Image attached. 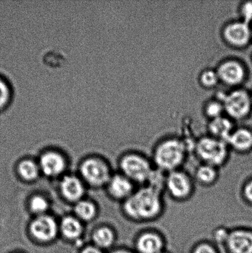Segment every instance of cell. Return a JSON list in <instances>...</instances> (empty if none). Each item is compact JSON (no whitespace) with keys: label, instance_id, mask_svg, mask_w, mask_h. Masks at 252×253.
<instances>
[{"label":"cell","instance_id":"cell-1","mask_svg":"<svg viewBox=\"0 0 252 253\" xmlns=\"http://www.w3.org/2000/svg\"><path fill=\"white\" fill-rule=\"evenodd\" d=\"M162 195L159 191L143 185L125 201V214L138 222H150L158 219L164 208Z\"/></svg>","mask_w":252,"mask_h":253},{"label":"cell","instance_id":"cell-2","mask_svg":"<svg viewBox=\"0 0 252 253\" xmlns=\"http://www.w3.org/2000/svg\"><path fill=\"white\" fill-rule=\"evenodd\" d=\"M187 148L183 141L169 138L158 144L152 153L155 168L167 173L180 169L186 160Z\"/></svg>","mask_w":252,"mask_h":253},{"label":"cell","instance_id":"cell-3","mask_svg":"<svg viewBox=\"0 0 252 253\" xmlns=\"http://www.w3.org/2000/svg\"><path fill=\"white\" fill-rule=\"evenodd\" d=\"M229 146L225 141L213 136L199 139L194 150L201 163L219 169L227 163L229 156Z\"/></svg>","mask_w":252,"mask_h":253},{"label":"cell","instance_id":"cell-4","mask_svg":"<svg viewBox=\"0 0 252 253\" xmlns=\"http://www.w3.org/2000/svg\"><path fill=\"white\" fill-rule=\"evenodd\" d=\"M122 174L134 183L145 185L154 169L151 161L138 153H130L120 161Z\"/></svg>","mask_w":252,"mask_h":253},{"label":"cell","instance_id":"cell-5","mask_svg":"<svg viewBox=\"0 0 252 253\" xmlns=\"http://www.w3.org/2000/svg\"><path fill=\"white\" fill-rule=\"evenodd\" d=\"M165 190L173 199L185 202L194 192V180L188 173L181 169L166 173Z\"/></svg>","mask_w":252,"mask_h":253},{"label":"cell","instance_id":"cell-6","mask_svg":"<svg viewBox=\"0 0 252 253\" xmlns=\"http://www.w3.org/2000/svg\"><path fill=\"white\" fill-rule=\"evenodd\" d=\"M80 172L83 179L93 187H100L108 183L111 177L107 165L95 158L83 161L80 166Z\"/></svg>","mask_w":252,"mask_h":253},{"label":"cell","instance_id":"cell-7","mask_svg":"<svg viewBox=\"0 0 252 253\" xmlns=\"http://www.w3.org/2000/svg\"><path fill=\"white\" fill-rule=\"evenodd\" d=\"M223 107L231 117L246 118L252 109L251 95L244 90L234 91L224 97Z\"/></svg>","mask_w":252,"mask_h":253},{"label":"cell","instance_id":"cell-8","mask_svg":"<svg viewBox=\"0 0 252 253\" xmlns=\"http://www.w3.org/2000/svg\"><path fill=\"white\" fill-rule=\"evenodd\" d=\"M59 225L53 217L48 215L37 216L30 225V232L37 241L48 243L53 241L58 234Z\"/></svg>","mask_w":252,"mask_h":253},{"label":"cell","instance_id":"cell-9","mask_svg":"<svg viewBox=\"0 0 252 253\" xmlns=\"http://www.w3.org/2000/svg\"><path fill=\"white\" fill-rule=\"evenodd\" d=\"M224 247L228 253H252V230L244 228L229 230Z\"/></svg>","mask_w":252,"mask_h":253},{"label":"cell","instance_id":"cell-10","mask_svg":"<svg viewBox=\"0 0 252 253\" xmlns=\"http://www.w3.org/2000/svg\"><path fill=\"white\" fill-rule=\"evenodd\" d=\"M135 248L137 253H159L165 250V242L157 232L147 230L137 237Z\"/></svg>","mask_w":252,"mask_h":253},{"label":"cell","instance_id":"cell-11","mask_svg":"<svg viewBox=\"0 0 252 253\" xmlns=\"http://www.w3.org/2000/svg\"><path fill=\"white\" fill-rule=\"evenodd\" d=\"M38 165L44 175L54 177L63 173L66 169V162L61 154L56 151H49L41 156Z\"/></svg>","mask_w":252,"mask_h":253},{"label":"cell","instance_id":"cell-12","mask_svg":"<svg viewBox=\"0 0 252 253\" xmlns=\"http://www.w3.org/2000/svg\"><path fill=\"white\" fill-rule=\"evenodd\" d=\"M224 38L233 45L244 46L252 40V29L246 22H234L228 25L223 32Z\"/></svg>","mask_w":252,"mask_h":253},{"label":"cell","instance_id":"cell-13","mask_svg":"<svg viewBox=\"0 0 252 253\" xmlns=\"http://www.w3.org/2000/svg\"><path fill=\"white\" fill-rule=\"evenodd\" d=\"M219 79L229 85H236L243 81L246 71L240 63L236 61L224 62L219 66L217 71Z\"/></svg>","mask_w":252,"mask_h":253},{"label":"cell","instance_id":"cell-14","mask_svg":"<svg viewBox=\"0 0 252 253\" xmlns=\"http://www.w3.org/2000/svg\"><path fill=\"white\" fill-rule=\"evenodd\" d=\"M60 190L69 202L77 203L85 194V187L80 178L75 175H66L61 180Z\"/></svg>","mask_w":252,"mask_h":253},{"label":"cell","instance_id":"cell-15","mask_svg":"<svg viewBox=\"0 0 252 253\" xmlns=\"http://www.w3.org/2000/svg\"><path fill=\"white\" fill-rule=\"evenodd\" d=\"M108 184L110 195L116 199L125 201L135 192L134 183L123 174L111 177Z\"/></svg>","mask_w":252,"mask_h":253},{"label":"cell","instance_id":"cell-16","mask_svg":"<svg viewBox=\"0 0 252 253\" xmlns=\"http://www.w3.org/2000/svg\"><path fill=\"white\" fill-rule=\"evenodd\" d=\"M226 143L236 152L248 153L252 150V131L248 128H238L232 132Z\"/></svg>","mask_w":252,"mask_h":253},{"label":"cell","instance_id":"cell-17","mask_svg":"<svg viewBox=\"0 0 252 253\" xmlns=\"http://www.w3.org/2000/svg\"><path fill=\"white\" fill-rule=\"evenodd\" d=\"M218 169L211 165L201 163L195 170V180L204 187L214 185L218 181Z\"/></svg>","mask_w":252,"mask_h":253},{"label":"cell","instance_id":"cell-18","mask_svg":"<svg viewBox=\"0 0 252 253\" xmlns=\"http://www.w3.org/2000/svg\"><path fill=\"white\" fill-rule=\"evenodd\" d=\"M59 230L66 239L76 240L81 237L83 232V227L81 220L75 217H64L59 225Z\"/></svg>","mask_w":252,"mask_h":253},{"label":"cell","instance_id":"cell-19","mask_svg":"<svg viewBox=\"0 0 252 253\" xmlns=\"http://www.w3.org/2000/svg\"><path fill=\"white\" fill-rule=\"evenodd\" d=\"M209 130L213 137L226 142L229 136L233 132V125L231 121L225 118L213 119L210 123Z\"/></svg>","mask_w":252,"mask_h":253},{"label":"cell","instance_id":"cell-20","mask_svg":"<svg viewBox=\"0 0 252 253\" xmlns=\"http://www.w3.org/2000/svg\"><path fill=\"white\" fill-rule=\"evenodd\" d=\"M93 240L95 246L99 249H108L112 246L114 242V233L108 227L99 228L93 233Z\"/></svg>","mask_w":252,"mask_h":253},{"label":"cell","instance_id":"cell-21","mask_svg":"<svg viewBox=\"0 0 252 253\" xmlns=\"http://www.w3.org/2000/svg\"><path fill=\"white\" fill-rule=\"evenodd\" d=\"M17 171L20 177L31 182L38 178L41 170L38 164L32 160H26L19 164Z\"/></svg>","mask_w":252,"mask_h":253},{"label":"cell","instance_id":"cell-22","mask_svg":"<svg viewBox=\"0 0 252 253\" xmlns=\"http://www.w3.org/2000/svg\"><path fill=\"white\" fill-rule=\"evenodd\" d=\"M74 211L76 218L83 221H90L95 217L96 208L92 202L86 200H80L76 203Z\"/></svg>","mask_w":252,"mask_h":253},{"label":"cell","instance_id":"cell-23","mask_svg":"<svg viewBox=\"0 0 252 253\" xmlns=\"http://www.w3.org/2000/svg\"><path fill=\"white\" fill-rule=\"evenodd\" d=\"M13 95L11 84L4 77L0 76V111L4 110L11 105Z\"/></svg>","mask_w":252,"mask_h":253},{"label":"cell","instance_id":"cell-24","mask_svg":"<svg viewBox=\"0 0 252 253\" xmlns=\"http://www.w3.org/2000/svg\"><path fill=\"white\" fill-rule=\"evenodd\" d=\"M29 207L32 212L39 216L45 214L49 209V203L43 196L36 195L30 200Z\"/></svg>","mask_w":252,"mask_h":253},{"label":"cell","instance_id":"cell-25","mask_svg":"<svg viewBox=\"0 0 252 253\" xmlns=\"http://www.w3.org/2000/svg\"><path fill=\"white\" fill-rule=\"evenodd\" d=\"M219 77L218 74L212 70L203 72L201 76V82L203 85L207 87H212L218 83Z\"/></svg>","mask_w":252,"mask_h":253},{"label":"cell","instance_id":"cell-26","mask_svg":"<svg viewBox=\"0 0 252 253\" xmlns=\"http://www.w3.org/2000/svg\"><path fill=\"white\" fill-rule=\"evenodd\" d=\"M191 253H219V252L211 243L203 242L197 244Z\"/></svg>","mask_w":252,"mask_h":253},{"label":"cell","instance_id":"cell-27","mask_svg":"<svg viewBox=\"0 0 252 253\" xmlns=\"http://www.w3.org/2000/svg\"><path fill=\"white\" fill-rule=\"evenodd\" d=\"M223 108L221 103L216 102V101L210 103L207 106V115L212 119L220 117Z\"/></svg>","mask_w":252,"mask_h":253},{"label":"cell","instance_id":"cell-28","mask_svg":"<svg viewBox=\"0 0 252 253\" xmlns=\"http://www.w3.org/2000/svg\"><path fill=\"white\" fill-rule=\"evenodd\" d=\"M241 14L243 21L250 24L252 22V1H247L242 6Z\"/></svg>","mask_w":252,"mask_h":253},{"label":"cell","instance_id":"cell-29","mask_svg":"<svg viewBox=\"0 0 252 253\" xmlns=\"http://www.w3.org/2000/svg\"><path fill=\"white\" fill-rule=\"evenodd\" d=\"M229 230L226 228H218L214 232V239L217 243L223 245L225 244L227 237L229 234Z\"/></svg>","mask_w":252,"mask_h":253},{"label":"cell","instance_id":"cell-30","mask_svg":"<svg viewBox=\"0 0 252 253\" xmlns=\"http://www.w3.org/2000/svg\"><path fill=\"white\" fill-rule=\"evenodd\" d=\"M243 195L246 202L252 205V178L244 184Z\"/></svg>","mask_w":252,"mask_h":253},{"label":"cell","instance_id":"cell-31","mask_svg":"<svg viewBox=\"0 0 252 253\" xmlns=\"http://www.w3.org/2000/svg\"><path fill=\"white\" fill-rule=\"evenodd\" d=\"M80 253H104L102 250L95 246L87 247L83 249Z\"/></svg>","mask_w":252,"mask_h":253},{"label":"cell","instance_id":"cell-32","mask_svg":"<svg viewBox=\"0 0 252 253\" xmlns=\"http://www.w3.org/2000/svg\"><path fill=\"white\" fill-rule=\"evenodd\" d=\"M112 253H136L130 251V250L121 249L115 250V251L113 252Z\"/></svg>","mask_w":252,"mask_h":253},{"label":"cell","instance_id":"cell-33","mask_svg":"<svg viewBox=\"0 0 252 253\" xmlns=\"http://www.w3.org/2000/svg\"><path fill=\"white\" fill-rule=\"evenodd\" d=\"M159 253H170L169 252H167L166 250H163L162 252H160Z\"/></svg>","mask_w":252,"mask_h":253},{"label":"cell","instance_id":"cell-34","mask_svg":"<svg viewBox=\"0 0 252 253\" xmlns=\"http://www.w3.org/2000/svg\"></svg>","mask_w":252,"mask_h":253},{"label":"cell","instance_id":"cell-35","mask_svg":"<svg viewBox=\"0 0 252 253\" xmlns=\"http://www.w3.org/2000/svg\"><path fill=\"white\" fill-rule=\"evenodd\" d=\"M251 96H252V93L251 94Z\"/></svg>","mask_w":252,"mask_h":253}]
</instances>
